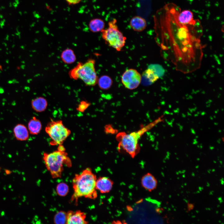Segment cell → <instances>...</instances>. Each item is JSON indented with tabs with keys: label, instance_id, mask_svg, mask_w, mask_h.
<instances>
[{
	"label": "cell",
	"instance_id": "1",
	"mask_svg": "<svg viewBox=\"0 0 224 224\" xmlns=\"http://www.w3.org/2000/svg\"><path fill=\"white\" fill-rule=\"evenodd\" d=\"M96 177L90 168H87L79 174H75L72 181L73 194L72 199L77 201L84 197L94 199L97 197L96 188Z\"/></svg>",
	"mask_w": 224,
	"mask_h": 224
},
{
	"label": "cell",
	"instance_id": "2",
	"mask_svg": "<svg viewBox=\"0 0 224 224\" xmlns=\"http://www.w3.org/2000/svg\"><path fill=\"white\" fill-rule=\"evenodd\" d=\"M43 159L47 170L53 178L61 177L64 165L70 166L72 164L64 147L62 145H59L57 151L50 153H44Z\"/></svg>",
	"mask_w": 224,
	"mask_h": 224
},
{
	"label": "cell",
	"instance_id": "3",
	"mask_svg": "<svg viewBox=\"0 0 224 224\" xmlns=\"http://www.w3.org/2000/svg\"><path fill=\"white\" fill-rule=\"evenodd\" d=\"M160 119H157L137 131L128 134L120 132L116 135V139L119 142L118 147L121 149L134 157L139 151L138 141L141 136L157 124Z\"/></svg>",
	"mask_w": 224,
	"mask_h": 224
},
{
	"label": "cell",
	"instance_id": "4",
	"mask_svg": "<svg viewBox=\"0 0 224 224\" xmlns=\"http://www.w3.org/2000/svg\"><path fill=\"white\" fill-rule=\"evenodd\" d=\"M95 63V60L92 59L88 60L84 63H78L70 71V77L74 80L80 79L87 86H94L97 83L98 79Z\"/></svg>",
	"mask_w": 224,
	"mask_h": 224
},
{
	"label": "cell",
	"instance_id": "5",
	"mask_svg": "<svg viewBox=\"0 0 224 224\" xmlns=\"http://www.w3.org/2000/svg\"><path fill=\"white\" fill-rule=\"evenodd\" d=\"M108 27L101 32L105 43L117 51H120L125 45L126 38L119 30L117 20L113 19L108 24Z\"/></svg>",
	"mask_w": 224,
	"mask_h": 224
},
{
	"label": "cell",
	"instance_id": "6",
	"mask_svg": "<svg viewBox=\"0 0 224 224\" xmlns=\"http://www.w3.org/2000/svg\"><path fill=\"white\" fill-rule=\"evenodd\" d=\"M45 131L52 140V145H62L70 135V130L63 124L61 120H51L45 128Z\"/></svg>",
	"mask_w": 224,
	"mask_h": 224
},
{
	"label": "cell",
	"instance_id": "7",
	"mask_svg": "<svg viewBox=\"0 0 224 224\" xmlns=\"http://www.w3.org/2000/svg\"><path fill=\"white\" fill-rule=\"evenodd\" d=\"M142 80V76L136 69L130 68L126 70L123 74L122 82L124 86L130 90L137 88Z\"/></svg>",
	"mask_w": 224,
	"mask_h": 224
},
{
	"label": "cell",
	"instance_id": "8",
	"mask_svg": "<svg viewBox=\"0 0 224 224\" xmlns=\"http://www.w3.org/2000/svg\"><path fill=\"white\" fill-rule=\"evenodd\" d=\"M113 182L111 180L106 177L99 178L96 180V190L101 193L110 192L112 189Z\"/></svg>",
	"mask_w": 224,
	"mask_h": 224
},
{
	"label": "cell",
	"instance_id": "9",
	"mask_svg": "<svg viewBox=\"0 0 224 224\" xmlns=\"http://www.w3.org/2000/svg\"><path fill=\"white\" fill-rule=\"evenodd\" d=\"M86 215L80 211L69 212L67 213L66 224H87Z\"/></svg>",
	"mask_w": 224,
	"mask_h": 224
},
{
	"label": "cell",
	"instance_id": "10",
	"mask_svg": "<svg viewBox=\"0 0 224 224\" xmlns=\"http://www.w3.org/2000/svg\"><path fill=\"white\" fill-rule=\"evenodd\" d=\"M14 135L15 138L20 141H25L29 138L28 130L24 124H18L16 125L13 129Z\"/></svg>",
	"mask_w": 224,
	"mask_h": 224
},
{
	"label": "cell",
	"instance_id": "11",
	"mask_svg": "<svg viewBox=\"0 0 224 224\" xmlns=\"http://www.w3.org/2000/svg\"><path fill=\"white\" fill-rule=\"evenodd\" d=\"M141 182L142 186L149 191L154 190L157 186L156 179L150 173H147L142 177Z\"/></svg>",
	"mask_w": 224,
	"mask_h": 224
},
{
	"label": "cell",
	"instance_id": "12",
	"mask_svg": "<svg viewBox=\"0 0 224 224\" xmlns=\"http://www.w3.org/2000/svg\"><path fill=\"white\" fill-rule=\"evenodd\" d=\"M131 28L134 31L141 32L144 30L147 26L145 19L140 16H136L133 17L129 22Z\"/></svg>",
	"mask_w": 224,
	"mask_h": 224
},
{
	"label": "cell",
	"instance_id": "13",
	"mask_svg": "<svg viewBox=\"0 0 224 224\" xmlns=\"http://www.w3.org/2000/svg\"><path fill=\"white\" fill-rule=\"evenodd\" d=\"M159 77L154 70L151 68H148L143 72L141 82L142 81L144 85H150L156 81Z\"/></svg>",
	"mask_w": 224,
	"mask_h": 224
},
{
	"label": "cell",
	"instance_id": "14",
	"mask_svg": "<svg viewBox=\"0 0 224 224\" xmlns=\"http://www.w3.org/2000/svg\"><path fill=\"white\" fill-rule=\"evenodd\" d=\"M177 20L179 24L182 25L192 24L194 21L193 13L190 10H184L178 14Z\"/></svg>",
	"mask_w": 224,
	"mask_h": 224
},
{
	"label": "cell",
	"instance_id": "15",
	"mask_svg": "<svg viewBox=\"0 0 224 224\" xmlns=\"http://www.w3.org/2000/svg\"><path fill=\"white\" fill-rule=\"evenodd\" d=\"M31 103L32 109L37 112L45 111L48 105L47 100L42 97H37L32 100Z\"/></svg>",
	"mask_w": 224,
	"mask_h": 224
},
{
	"label": "cell",
	"instance_id": "16",
	"mask_svg": "<svg viewBox=\"0 0 224 224\" xmlns=\"http://www.w3.org/2000/svg\"><path fill=\"white\" fill-rule=\"evenodd\" d=\"M42 127L41 121L35 117H33L28 123V129L29 133L32 135L38 134L40 132Z\"/></svg>",
	"mask_w": 224,
	"mask_h": 224
},
{
	"label": "cell",
	"instance_id": "17",
	"mask_svg": "<svg viewBox=\"0 0 224 224\" xmlns=\"http://www.w3.org/2000/svg\"><path fill=\"white\" fill-rule=\"evenodd\" d=\"M105 22L102 19L95 18L91 19L89 22L88 26L90 30L95 33L101 32L105 27Z\"/></svg>",
	"mask_w": 224,
	"mask_h": 224
},
{
	"label": "cell",
	"instance_id": "18",
	"mask_svg": "<svg viewBox=\"0 0 224 224\" xmlns=\"http://www.w3.org/2000/svg\"><path fill=\"white\" fill-rule=\"evenodd\" d=\"M61 58L65 63L70 64L74 63L76 60V57L72 50L67 49L62 53Z\"/></svg>",
	"mask_w": 224,
	"mask_h": 224
},
{
	"label": "cell",
	"instance_id": "19",
	"mask_svg": "<svg viewBox=\"0 0 224 224\" xmlns=\"http://www.w3.org/2000/svg\"><path fill=\"white\" fill-rule=\"evenodd\" d=\"M113 82L111 78L109 76L104 75L98 79L97 83L101 89L107 90L111 86Z\"/></svg>",
	"mask_w": 224,
	"mask_h": 224
},
{
	"label": "cell",
	"instance_id": "20",
	"mask_svg": "<svg viewBox=\"0 0 224 224\" xmlns=\"http://www.w3.org/2000/svg\"><path fill=\"white\" fill-rule=\"evenodd\" d=\"M67 213L63 211L58 212L55 215L54 221L55 224H66Z\"/></svg>",
	"mask_w": 224,
	"mask_h": 224
},
{
	"label": "cell",
	"instance_id": "21",
	"mask_svg": "<svg viewBox=\"0 0 224 224\" xmlns=\"http://www.w3.org/2000/svg\"><path fill=\"white\" fill-rule=\"evenodd\" d=\"M69 187L68 185L64 182L59 183L56 187V190L57 194L62 197H64L69 192Z\"/></svg>",
	"mask_w": 224,
	"mask_h": 224
},
{
	"label": "cell",
	"instance_id": "22",
	"mask_svg": "<svg viewBox=\"0 0 224 224\" xmlns=\"http://www.w3.org/2000/svg\"><path fill=\"white\" fill-rule=\"evenodd\" d=\"M90 103L87 101H82L80 102L77 108V110L83 112L90 106Z\"/></svg>",
	"mask_w": 224,
	"mask_h": 224
},
{
	"label": "cell",
	"instance_id": "23",
	"mask_svg": "<svg viewBox=\"0 0 224 224\" xmlns=\"http://www.w3.org/2000/svg\"><path fill=\"white\" fill-rule=\"evenodd\" d=\"M69 5H75L79 3L82 0H65Z\"/></svg>",
	"mask_w": 224,
	"mask_h": 224
},
{
	"label": "cell",
	"instance_id": "24",
	"mask_svg": "<svg viewBox=\"0 0 224 224\" xmlns=\"http://www.w3.org/2000/svg\"><path fill=\"white\" fill-rule=\"evenodd\" d=\"M112 224H127L124 222H122L119 220L114 221L112 222Z\"/></svg>",
	"mask_w": 224,
	"mask_h": 224
},
{
	"label": "cell",
	"instance_id": "25",
	"mask_svg": "<svg viewBox=\"0 0 224 224\" xmlns=\"http://www.w3.org/2000/svg\"><path fill=\"white\" fill-rule=\"evenodd\" d=\"M5 172L7 175H10L12 173V171L6 169Z\"/></svg>",
	"mask_w": 224,
	"mask_h": 224
},
{
	"label": "cell",
	"instance_id": "26",
	"mask_svg": "<svg viewBox=\"0 0 224 224\" xmlns=\"http://www.w3.org/2000/svg\"><path fill=\"white\" fill-rule=\"evenodd\" d=\"M0 170H1V168H0Z\"/></svg>",
	"mask_w": 224,
	"mask_h": 224
}]
</instances>
